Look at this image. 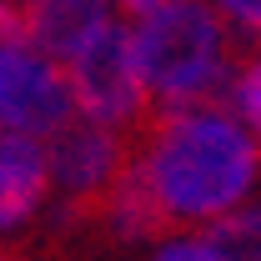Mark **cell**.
Returning a JSON list of instances; mask_svg holds the SVG:
<instances>
[{"instance_id": "30bf717a", "label": "cell", "mask_w": 261, "mask_h": 261, "mask_svg": "<svg viewBox=\"0 0 261 261\" xmlns=\"http://www.w3.org/2000/svg\"><path fill=\"white\" fill-rule=\"evenodd\" d=\"M156 261H221L201 236H186V241H171L166 251H156Z\"/></svg>"}, {"instance_id": "ba28073f", "label": "cell", "mask_w": 261, "mask_h": 261, "mask_svg": "<svg viewBox=\"0 0 261 261\" xmlns=\"http://www.w3.org/2000/svg\"><path fill=\"white\" fill-rule=\"evenodd\" d=\"M221 261H261V206H246V211H221L211 216V226L201 236Z\"/></svg>"}, {"instance_id": "277c9868", "label": "cell", "mask_w": 261, "mask_h": 261, "mask_svg": "<svg viewBox=\"0 0 261 261\" xmlns=\"http://www.w3.org/2000/svg\"><path fill=\"white\" fill-rule=\"evenodd\" d=\"M126 166V136L116 126H100L91 116H65L61 126L50 130L45 146V171L61 191V206L75 211H96V201L111 191V181Z\"/></svg>"}, {"instance_id": "5b68a950", "label": "cell", "mask_w": 261, "mask_h": 261, "mask_svg": "<svg viewBox=\"0 0 261 261\" xmlns=\"http://www.w3.org/2000/svg\"><path fill=\"white\" fill-rule=\"evenodd\" d=\"M75 111L65 70L45 61L35 45H0V130L20 136H50Z\"/></svg>"}, {"instance_id": "8fae6325", "label": "cell", "mask_w": 261, "mask_h": 261, "mask_svg": "<svg viewBox=\"0 0 261 261\" xmlns=\"http://www.w3.org/2000/svg\"><path fill=\"white\" fill-rule=\"evenodd\" d=\"M216 10H226L236 25L246 31H261V0H216Z\"/></svg>"}, {"instance_id": "7c38bea8", "label": "cell", "mask_w": 261, "mask_h": 261, "mask_svg": "<svg viewBox=\"0 0 261 261\" xmlns=\"http://www.w3.org/2000/svg\"><path fill=\"white\" fill-rule=\"evenodd\" d=\"M10 40H25V20L10 0H0V45H10Z\"/></svg>"}, {"instance_id": "3957f363", "label": "cell", "mask_w": 261, "mask_h": 261, "mask_svg": "<svg viewBox=\"0 0 261 261\" xmlns=\"http://www.w3.org/2000/svg\"><path fill=\"white\" fill-rule=\"evenodd\" d=\"M65 86L81 116L100 126H126L151 116V91L136 61V31L121 20H106L70 61H65Z\"/></svg>"}, {"instance_id": "6da1fadb", "label": "cell", "mask_w": 261, "mask_h": 261, "mask_svg": "<svg viewBox=\"0 0 261 261\" xmlns=\"http://www.w3.org/2000/svg\"><path fill=\"white\" fill-rule=\"evenodd\" d=\"M146 181L171 221H211L251 191L261 151L231 116H151Z\"/></svg>"}, {"instance_id": "52a82bcc", "label": "cell", "mask_w": 261, "mask_h": 261, "mask_svg": "<svg viewBox=\"0 0 261 261\" xmlns=\"http://www.w3.org/2000/svg\"><path fill=\"white\" fill-rule=\"evenodd\" d=\"M111 20L106 0H35L25 10V40L45 61H70L91 35Z\"/></svg>"}, {"instance_id": "5bb4252c", "label": "cell", "mask_w": 261, "mask_h": 261, "mask_svg": "<svg viewBox=\"0 0 261 261\" xmlns=\"http://www.w3.org/2000/svg\"><path fill=\"white\" fill-rule=\"evenodd\" d=\"M10 5H15V10H20V20H25V10H31L35 0H10Z\"/></svg>"}, {"instance_id": "4fadbf2b", "label": "cell", "mask_w": 261, "mask_h": 261, "mask_svg": "<svg viewBox=\"0 0 261 261\" xmlns=\"http://www.w3.org/2000/svg\"><path fill=\"white\" fill-rule=\"evenodd\" d=\"M116 5H121L126 15H146V10H156L161 0H116Z\"/></svg>"}, {"instance_id": "9c48e42d", "label": "cell", "mask_w": 261, "mask_h": 261, "mask_svg": "<svg viewBox=\"0 0 261 261\" xmlns=\"http://www.w3.org/2000/svg\"><path fill=\"white\" fill-rule=\"evenodd\" d=\"M236 116H241L246 136L256 141V151H261V56H251L236 70Z\"/></svg>"}, {"instance_id": "8992f818", "label": "cell", "mask_w": 261, "mask_h": 261, "mask_svg": "<svg viewBox=\"0 0 261 261\" xmlns=\"http://www.w3.org/2000/svg\"><path fill=\"white\" fill-rule=\"evenodd\" d=\"M50 186L45 151L20 130H0V231L25 226Z\"/></svg>"}, {"instance_id": "7a4b0ae2", "label": "cell", "mask_w": 261, "mask_h": 261, "mask_svg": "<svg viewBox=\"0 0 261 261\" xmlns=\"http://www.w3.org/2000/svg\"><path fill=\"white\" fill-rule=\"evenodd\" d=\"M136 61L151 96H181L226 61V31L206 0H161L156 10L141 15Z\"/></svg>"}]
</instances>
